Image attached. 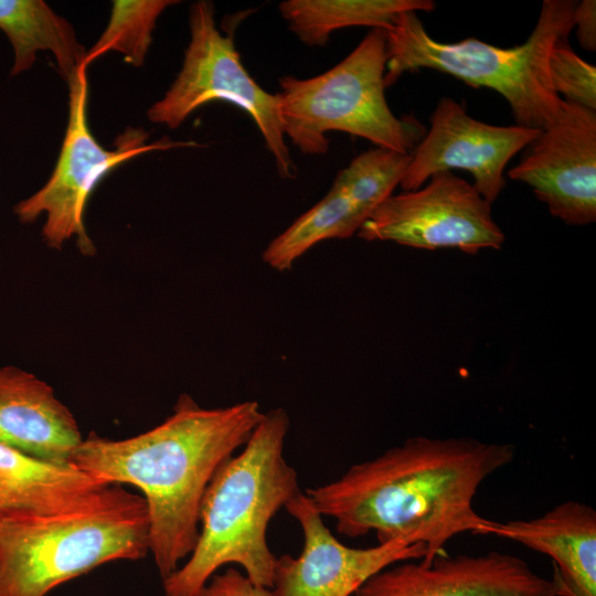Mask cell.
<instances>
[{"label": "cell", "instance_id": "1", "mask_svg": "<svg viewBox=\"0 0 596 596\" xmlns=\"http://www.w3.org/2000/svg\"><path fill=\"white\" fill-rule=\"evenodd\" d=\"M515 451L507 443L415 436L306 493L323 518L334 520L339 534L374 532L379 543L419 544V561L428 564L457 534H488L494 521L479 515L472 501Z\"/></svg>", "mask_w": 596, "mask_h": 596}, {"label": "cell", "instance_id": "2", "mask_svg": "<svg viewBox=\"0 0 596 596\" xmlns=\"http://www.w3.org/2000/svg\"><path fill=\"white\" fill-rule=\"evenodd\" d=\"M263 416L256 401L205 408L182 393L171 415L145 433L126 439L89 433L72 451L70 466L142 492L149 552L164 579L196 545L201 502L212 478L246 444Z\"/></svg>", "mask_w": 596, "mask_h": 596}, {"label": "cell", "instance_id": "3", "mask_svg": "<svg viewBox=\"0 0 596 596\" xmlns=\"http://www.w3.org/2000/svg\"><path fill=\"white\" fill-rule=\"evenodd\" d=\"M289 426L284 408L264 413L246 444L216 471L201 502L196 545L187 562L162 579L164 596H195L228 564L270 588L277 556L267 543V529L301 492L284 453Z\"/></svg>", "mask_w": 596, "mask_h": 596}, {"label": "cell", "instance_id": "4", "mask_svg": "<svg viewBox=\"0 0 596 596\" xmlns=\"http://www.w3.org/2000/svg\"><path fill=\"white\" fill-rule=\"evenodd\" d=\"M148 552L146 501L119 485L62 512L0 513V596H46L103 564Z\"/></svg>", "mask_w": 596, "mask_h": 596}, {"label": "cell", "instance_id": "5", "mask_svg": "<svg viewBox=\"0 0 596 596\" xmlns=\"http://www.w3.org/2000/svg\"><path fill=\"white\" fill-rule=\"evenodd\" d=\"M572 0H545L538 22L520 45L499 47L475 38L456 43L433 39L417 12L406 11L382 29L386 43L385 87L405 72L432 68L467 85L487 87L509 104L517 125L543 130L560 113L562 97L552 88L547 57L555 42L574 28Z\"/></svg>", "mask_w": 596, "mask_h": 596}, {"label": "cell", "instance_id": "6", "mask_svg": "<svg viewBox=\"0 0 596 596\" xmlns=\"http://www.w3.org/2000/svg\"><path fill=\"white\" fill-rule=\"evenodd\" d=\"M386 43L374 28L340 63L306 79L279 78L285 137L308 156L327 153L330 131L364 138L376 147L411 153L425 135L413 117H396L385 98Z\"/></svg>", "mask_w": 596, "mask_h": 596}, {"label": "cell", "instance_id": "7", "mask_svg": "<svg viewBox=\"0 0 596 596\" xmlns=\"http://www.w3.org/2000/svg\"><path fill=\"white\" fill-rule=\"evenodd\" d=\"M68 87V119L61 151L45 184L29 198L19 201L13 212L21 223L35 222L44 216L42 238L60 249L75 240L79 252L93 255L95 246L85 225V211L98 183L126 161L156 150L194 147L193 141H172L168 138L148 142L149 134L141 127H127L106 149L88 126L87 67H78L66 81Z\"/></svg>", "mask_w": 596, "mask_h": 596}, {"label": "cell", "instance_id": "8", "mask_svg": "<svg viewBox=\"0 0 596 596\" xmlns=\"http://www.w3.org/2000/svg\"><path fill=\"white\" fill-rule=\"evenodd\" d=\"M214 13L210 1L191 4L190 42L181 71L164 96L148 109V119L177 129L205 104H233L255 121L280 177L295 178L297 169L285 139L278 95L263 89L249 75L232 36L223 35L216 26Z\"/></svg>", "mask_w": 596, "mask_h": 596}, {"label": "cell", "instance_id": "9", "mask_svg": "<svg viewBox=\"0 0 596 596\" xmlns=\"http://www.w3.org/2000/svg\"><path fill=\"white\" fill-rule=\"evenodd\" d=\"M365 241H390L422 249L457 248L468 254L499 249L505 236L491 203L451 171L433 174L417 190L385 199L358 231Z\"/></svg>", "mask_w": 596, "mask_h": 596}, {"label": "cell", "instance_id": "10", "mask_svg": "<svg viewBox=\"0 0 596 596\" xmlns=\"http://www.w3.org/2000/svg\"><path fill=\"white\" fill-rule=\"evenodd\" d=\"M429 123L428 130L411 152V161L400 182L403 191L419 189L437 172L461 169L471 173L473 188L491 204L505 187L503 172L508 162L542 131L480 121L449 97L438 102Z\"/></svg>", "mask_w": 596, "mask_h": 596}, {"label": "cell", "instance_id": "11", "mask_svg": "<svg viewBox=\"0 0 596 596\" xmlns=\"http://www.w3.org/2000/svg\"><path fill=\"white\" fill-rule=\"evenodd\" d=\"M285 510L299 523L304 544L297 557L284 554L276 558L270 596H353L380 571L425 555L422 545L403 541L371 547L343 544L302 491L287 503Z\"/></svg>", "mask_w": 596, "mask_h": 596}, {"label": "cell", "instance_id": "12", "mask_svg": "<svg viewBox=\"0 0 596 596\" xmlns=\"http://www.w3.org/2000/svg\"><path fill=\"white\" fill-rule=\"evenodd\" d=\"M508 171L570 226L596 220V111L562 99L560 113Z\"/></svg>", "mask_w": 596, "mask_h": 596}, {"label": "cell", "instance_id": "13", "mask_svg": "<svg viewBox=\"0 0 596 596\" xmlns=\"http://www.w3.org/2000/svg\"><path fill=\"white\" fill-rule=\"evenodd\" d=\"M353 596H557L552 579L522 558L497 551L444 553L425 564L395 563L369 578Z\"/></svg>", "mask_w": 596, "mask_h": 596}, {"label": "cell", "instance_id": "14", "mask_svg": "<svg viewBox=\"0 0 596 596\" xmlns=\"http://www.w3.org/2000/svg\"><path fill=\"white\" fill-rule=\"evenodd\" d=\"M83 440L76 418L45 381L0 366V443L34 458L70 466Z\"/></svg>", "mask_w": 596, "mask_h": 596}, {"label": "cell", "instance_id": "15", "mask_svg": "<svg viewBox=\"0 0 596 596\" xmlns=\"http://www.w3.org/2000/svg\"><path fill=\"white\" fill-rule=\"evenodd\" d=\"M488 534L550 556L557 596H596V511L590 505L567 501L539 518L494 521Z\"/></svg>", "mask_w": 596, "mask_h": 596}, {"label": "cell", "instance_id": "16", "mask_svg": "<svg viewBox=\"0 0 596 596\" xmlns=\"http://www.w3.org/2000/svg\"><path fill=\"white\" fill-rule=\"evenodd\" d=\"M110 483L0 443V513H53L82 507Z\"/></svg>", "mask_w": 596, "mask_h": 596}, {"label": "cell", "instance_id": "17", "mask_svg": "<svg viewBox=\"0 0 596 596\" xmlns=\"http://www.w3.org/2000/svg\"><path fill=\"white\" fill-rule=\"evenodd\" d=\"M0 30L13 49L12 76L31 68L40 51L53 54L65 82L84 66L74 28L42 0H0Z\"/></svg>", "mask_w": 596, "mask_h": 596}, {"label": "cell", "instance_id": "18", "mask_svg": "<svg viewBox=\"0 0 596 596\" xmlns=\"http://www.w3.org/2000/svg\"><path fill=\"white\" fill-rule=\"evenodd\" d=\"M433 0H287L279 4L290 31L309 46H323L348 26L385 29L406 11H433Z\"/></svg>", "mask_w": 596, "mask_h": 596}, {"label": "cell", "instance_id": "19", "mask_svg": "<svg viewBox=\"0 0 596 596\" xmlns=\"http://www.w3.org/2000/svg\"><path fill=\"white\" fill-rule=\"evenodd\" d=\"M370 213L336 187L311 209L298 216L264 249L263 260L285 272L316 244L347 238L358 233Z\"/></svg>", "mask_w": 596, "mask_h": 596}, {"label": "cell", "instance_id": "20", "mask_svg": "<svg viewBox=\"0 0 596 596\" xmlns=\"http://www.w3.org/2000/svg\"><path fill=\"white\" fill-rule=\"evenodd\" d=\"M174 0H115L107 26L96 43L86 51L83 65L107 52H118L135 67L143 65L152 42V32L161 13Z\"/></svg>", "mask_w": 596, "mask_h": 596}, {"label": "cell", "instance_id": "21", "mask_svg": "<svg viewBox=\"0 0 596 596\" xmlns=\"http://www.w3.org/2000/svg\"><path fill=\"white\" fill-rule=\"evenodd\" d=\"M411 161V153L375 147L358 155L337 174L332 185L370 214L393 194Z\"/></svg>", "mask_w": 596, "mask_h": 596}, {"label": "cell", "instance_id": "22", "mask_svg": "<svg viewBox=\"0 0 596 596\" xmlns=\"http://www.w3.org/2000/svg\"><path fill=\"white\" fill-rule=\"evenodd\" d=\"M549 79L553 91L565 100L596 111V67L558 39L547 57Z\"/></svg>", "mask_w": 596, "mask_h": 596}, {"label": "cell", "instance_id": "23", "mask_svg": "<svg viewBox=\"0 0 596 596\" xmlns=\"http://www.w3.org/2000/svg\"><path fill=\"white\" fill-rule=\"evenodd\" d=\"M195 596H270L267 587L254 584L236 568L214 574Z\"/></svg>", "mask_w": 596, "mask_h": 596}, {"label": "cell", "instance_id": "24", "mask_svg": "<svg viewBox=\"0 0 596 596\" xmlns=\"http://www.w3.org/2000/svg\"><path fill=\"white\" fill-rule=\"evenodd\" d=\"M573 23L574 26H577L576 35L581 46L586 51L594 52L596 50V1L576 2Z\"/></svg>", "mask_w": 596, "mask_h": 596}]
</instances>
